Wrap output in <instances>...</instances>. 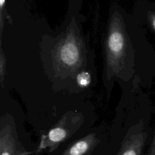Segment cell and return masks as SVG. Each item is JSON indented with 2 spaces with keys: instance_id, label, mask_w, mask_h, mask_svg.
Masks as SVG:
<instances>
[{
  "instance_id": "obj_1",
  "label": "cell",
  "mask_w": 155,
  "mask_h": 155,
  "mask_svg": "<svg viewBox=\"0 0 155 155\" xmlns=\"http://www.w3.org/2000/svg\"><path fill=\"white\" fill-rule=\"evenodd\" d=\"M83 123L81 114L67 113L47 131L42 134L36 153L48 150L51 153L76 132Z\"/></svg>"
},
{
  "instance_id": "obj_2",
  "label": "cell",
  "mask_w": 155,
  "mask_h": 155,
  "mask_svg": "<svg viewBox=\"0 0 155 155\" xmlns=\"http://www.w3.org/2000/svg\"><path fill=\"white\" fill-rule=\"evenodd\" d=\"M1 155H27L28 153L21 144L15 123L10 116H3L0 124Z\"/></svg>"
},
{
  "instance_id": "obj_3",
  "label": "cell",
  "mask_w": 155,
  "mask_h": 155,
  "mask_svg": "<svg viewBox=\"0 0 155 155\" xmlns=\"http://www.w3.org/2000/svg\"><path fill=\"white\" fill-rule=\"evenodd\" d=\"M147 137L143 121L141 120L128 129L116 155H141Z\"/></svg>"
},
{
  "instance_id": "obj_4",
  "label": "cell",
  "mask_w": 155,
  "mask_h": 155,
  "mask_svg": "<svg viewBox=\"0 0 155 155\" xmlns=\"http://www.w3.org/2000/svg\"><path fill=\"white\" fill-rule=\"evenodd\" d=\"M99 142L95 133H89L70 145L62 155H89Z\"/></svg>"
},
{
  "instance_id": "obj_5",
  "label": "cell",
  "mask_w": 155,
  "mask_h": 155,
  "mask_svg": "<svg viewBox=\"0 0 155 155\" xmlns=\"http://www.w3.org/2000/svg\"><path fill=\"white\" fill-rule=\"evenodd\" d=\"M78 51L76 45L73 42L67 41L60 48V59L64 64L71 66L75 64L79 59Z\"/></svg>"
},
{
  "instance_id": "obj_6",
  "label": "cell",
  "mask_w": 155,
  "mask_h": 155,
  "mask_svg": "<svg viewBox=\"0 0 155 155\" xmlns=\"http://www.w3.org/2000/svg\"><path fill=\"white\" fill-rule=\"evenodd\" d=\"M108 45L110 51L115 57L121 54L124 47V38L120 31L116 30L110 33Z\"/></svg>"
},
{
  "instance_id": "obj_7",
  "label": "cell",
  "mask_w": 155,
  "mask_h": 155,
  "mask_svg": "<svg viewBox=\"0 0 155 155\" xmlns=\"http://www.w3.org/2000/svg\"><path fill=\"white\" fill-rule=\"evenodd\" d=\"M91 81L90 74L87 71H82L77 76V82L79 86L85 87L88 86Z\"/></svg>"
},
{
  "instance_id": "obj_8",
  "label": "cell",
  "mask_w": 155,
  "mask_h": 155,
  "mask_svg": "<svg viewBox=\"0 0 155 155\" xmlns=\"http://www.w3.org/2000/svg\"><path fill=\"white\" fill-rule=\"evenodd\" d=\"M148 19L150 23L153 27V28L155 30V13L151 12L148 13Z\"/></svg>"
},
{
  "instance_id": "obj_9",
  "label": "cell",
  "mask_w": 155,
  "mask_h": 155,
  "mask_svg": "<svg viewBox=\"0 0 155 155\" xmlns=\"http://www.w3.org/2000/svg\"><path fill=\"white\" fill-rule=\"evenodd\" d=\"M147 155H155V134Z\"/></svg>"
},
{
  "instance_id": "obj_10",
  "label": "cell",
  "mask_w": 155,
  "mask_h": 155,
  "mask_svg": "<svg viewBox=\"0 0 155 155\" xmlns=\"http://www.w3.org/2000/svg\"><path fill=\"white\" fill-rule=\"evenodd\" d=\"M4 1H5V0H0V2H1V7H2V5H3L4 3Z\"/></svg>"
}]
</instances>
